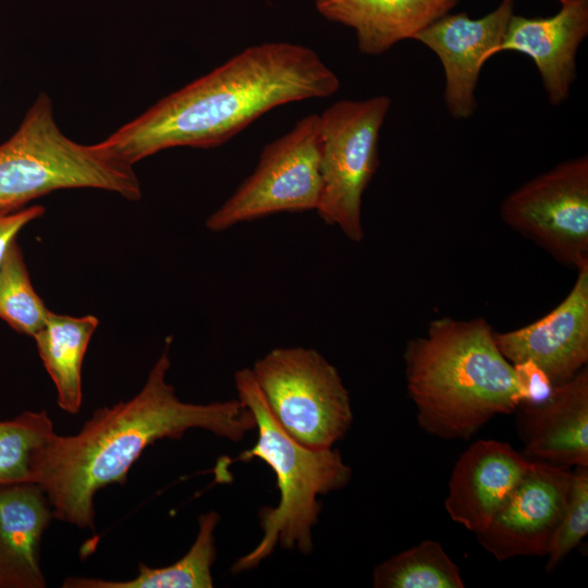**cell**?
<instances>
[{
  "instance_id": "obj_26",
  "label": "cell",
  "mask_w": 588,
  "mask_h": 588,
  "mask_svg": "<svg viewBox=\"0 0 588 588\" xmlns=\"http://www.w3.org/2000/svg\"><path fill=\"white\" fill-rule=\"evenodd\" d=\"M561 3H566V2H569V1H574V0H559Z\"/></svg>"
},
{
  "instance_id": "obj_6",
  "label": "cell",
  "mask_w": 588,
  "mask_h": 588,
  "mask_svg": "<svg viewBox=\"0 0 588 588\" xmlns=\"http://www.w3.org/2000/svg\"><path fill=\"white\" fill-rule=\"evenodd\" d=\"M250 370L273 418L297 442L329 449L348 431V391L336 368L316 350L275 347Z\"/></svg>"
},
{
  "instance_id": "obj_10",
  "label": "cell",
  "mask_w": 588,
  "mask_h": 588,
  "mask_svg": "<svg viewBox=\"0 0 588 588\" xmlns=\"http://www.w3.org/2000/svg\"><path fill=\"white\" fill-rule=\"evenodd\" d=\"M569 467L542 461L532 464L481 532V547L498 561L546 556L560 523L571 486Z\"/></svg>"
},
{
  "instance_id": "obj_23",
  "label": "cell",
  "mask_w": 588,
  "mask_h": 588,
  "mask_svg": "<svg viewBox=\"0 0 588 588\" xmlns=\"http://www.w3.org/2000/svg\"><path fill=\"white\" fill-rule=\"evenodd\" d=\"M588 534V466L572 471L567 500L551 539L546 572L552 573Z\"/></svg>"
},
{
  "instance_id": "obj_24",
  "label": "cell",
  "mask_w": 588,
  "mask_h": 588,
  "mask_svg": "<svg viewBox=\"0 0 588 588\" xmlns=\"http://www.w3.org/2000/svg\"><path fill=\"white\" fill-rule=\"evenodd\" d=\"M512 365L520 395L519 405H537L550 397L554 384L537 364L523 360Z\"/></svg>"
},
{
  "instance_id": "obj_4",
  "label": "cell",
  "mask_w": 588,
  "mask_h": 588,
  "mask_svg": "<svg viewBox=\"0 0 588 588\" xmlns=\"http://www.w3.org/2000/svg\"><path fill=\"white\" fill-rule=\"evenodd\" d=\"M238 400L254 415L258 431L255 445L242 452L235 462L258 458L274 473L280 499L274 507L259 513L262 538L232 566L238 574L252 569L268 558L279 544L309 554L314 549L313 529L319 520L318 497L344 488L352 469L338 450L311 449L286 433L273 418L249 368L234 373Z\"/></svg>"
},
{
  "instance_id": "obj_8",
  "label": "cell",
  "mask_w": 588,
  "mask_h": 588,
  "mask_svg": "<svg viewBox=\"0 0 588 588\" xmlns=\"http://www.w3.org/2000/svg\"><path fill=\"white\" fill-rule=\"evenodd\" d=\"M320 115L267 144L254 172L206 220L212 232L279 212L316 210L321 192Z\"/></svg>"
},
{
  "instance_id": "obj_14",
  "label": "cell",
  "mask_w": 588,
  "mask_h": 588,
  "mask_svg": "<svg viewBox=\"0 0 588 588\" xmlns=\"http://www.w3.org/2000/svg\"><path fill=\"white\" fill-rule=\"evenodd\" d=\"M517 432L523 454L565 467L588 466V369L554 385L537 405L517 407Z\"/></svg>"
},
{
  "instance_id": "obj_15",
  "label": "cell",
  "mask_w": 588,
  "mask_h": 588,
  "mask_svg": "<svg viewBox=\"0 0 588 588\" xmlns=\"http://www.w3.org/2000/svg\"><path fill=\"white\" fill-rule=\"evenodd\" d=\"M588 35V0L562 3L550 17L527 19L513 14L497 53L517 51L528 56L539 72L548 100H567L576 79V56Z\"/></svg>"
},
{
  "instance_id": "obj_16",
  "label": "cell",
  "mask_w": 588,
  "mask_h": 588,
  "mask_svg": "<svg viewBox=\"0 0 588 588\" xmlns=\"http://www.w3.org/2000/svg\"><path fill=\"white\" fill-rule=\"evenodd\" d=\"M53 511L38 483L0 486V588H44L40 542Z\"/></svg>"
},
{
  "instance_id": "obj_12",
  "label": "cell",
  "mask_w": 588,
  "mask_h": 588,
  "mask_svg": "<svg viewBox=\"0 0 588 588\" xmlns=\"http://www.w3.org/2000/svg\"><path fill=\"white\" fill-rule=\"evenodd\" d=\"M576 271L571 291L550 313L525 327L494 331L497 346L511 364L531 360L554 385L588 362V265Z\"/></svg>"
},
{
  "instance_id": "obj_3",
  "label": "cell",
  "mask_w": 588,
  "mask_h": 588,
  "mask_svg": "<svg viewBox=\"0 0 588 588\" xmlns=\"http://www.w3.org/2000/svg\"><path fill=\"white\" fill-rule=\"evenodd\" d=\"M403 358L417 422L430 436L468 440L520 404L513 365L483 318L434 319L425 335L407 342Z\"/></svg>"
},
{
  "instance_id": "obj_20",
  "label": "cell",
  "mask_w": 588,
  "mask_h": 588,
  "mask_svg": "<svg viewBox=\"0 0 588 588\" xmlns=\"http://www.w3.org/2000/svg\"><path fill=\"white\" fill-rule=\"evenodd\" d=\"M375 588H464L460 567L441 543L424 540L379 564L373 569Z\"/></svg>"
},
{
  "instance_id": "obj_7",
  "label": "cell",
  "mask_w": 588,
  "mask_h": 588,
  "mask_svg": "<svg viewBox=\"0 0 588 588\" xmlns=\"http://www.w3.org/2000/svg\"><path fill=\"white\" fill-rule=\"evenodd\" d=\"M391 102L385 95L343 99L320 115L321 192L316 211L355 243L365 236L362 201L379 164V133Z\"/></svg>"
},
{
  "instance_id": "obj_17",
  "label": "cell",
  "mask_w": 588,
  "mask_h": 588,
  "mask_svg": "<svg viewBox=\"0 0 588 588\" xmlns=\"http://www.w3.org/2000/svg\"><path fill=\"white\" fill-rule=\"evenodd\" d=\"M461 0H315L327 20L354 29L358 50L379 56L448 14Z\"/></svg>"
},
{
  "instance_id": "obj_9",
  "label": "cell",
  "mask_w": 588,
  "mask_h": 588,
  "mask_svg": "<svg viewBox=\"0 0 588 588\" xmlns=\"http://www.w3.org/2000/svg\"><path fill=\"white\" fill-rule=\"evenodd\" d=\"M502 220L555 260L588 265V157L563 161L509 194Z\"/></svg>"
},
{
  "instance_id": "obj_1",
  "label": "cell",
  "mask_w": 588,
  "mask_h": 588,
  "mask_svg": "<svg viewBox=\"0 0 588 588\" xmlns=\"http://www.w3.org/2000/svg\"><path fill=\"white\" fill-rule=\"evenodd\" d=\"M339 88L338 76L313 49L264 42L163 97L98 144L134 167L169 148L220 146L273 108Z\"/></svg>"
},
{
  "instance_id": "obj_21",
  "label": "cell",
  "mask_w": 588,
  "mask_h": 588,
  "mask_svg": "<svg viewBox=\"0 0 588 588\" xmlns=\"http://www.w3.org/2000/svg\"><path fill=\"white\" fill-rule=\"evenodd\" d=\"M54 434L45 411H24L0 420V486L36 483L41 456Z\"/></svg>"
},
{
  "instance_id": "obj_25",
  "label": "cell",
  "mask_w": 588,
  "mask_h": 588,
  "mask_svg": "<svg viewBox=\"0 0 588 588\" xmlns=\"http://www.w3.org/2000/svg\"><path fill=\"white\" fill-rule=\"evenodd\" d=\"M45 208L39 205L26 206L13 212L0 213V261L8 245L27 224L42 217Z\"/></svg>"
},
{
  "instance_id": "obj_13",
  "label": "cell",
  "mask_w": 588,
  "mask_h": 588,
  "mask_svg": "<svg viewBox=\"0 0 588 588\" xmlns=\"http://www.w3.org/2000/svg\"><path fill=\"white\" fill-rule=\"evenodd\" d=\"M532 461L510 443L478 440L458 457L444 507L450 518L475 534L490 524Z\"/></svg>"
},
{
  "instance_id": "obj_2",
  "label": "cell",
  "mask_w": 588,
  "mask_h": 588,
  "mask_svg": "<svg viewBox=\"0 0 588 588\" xmlns=\"http://www.w3.org/2000/svg\"><path fill=\"white\" fill-rule=\"evenodd\" d=\"M171 342L168 338L135 396L98 408L76 434L56 433L49 442L36 483L42 487L58 519L94 528L97 491L124 485L132 465L158 440L179 439L187 430L200 428L237 442L256 428L254 415L238 399L194 404L176 396L166 379Z\"/></svg>"
},
{
  "instance_id": "obj_5",
  "label": "cell",
  "mask_w": 588,
  "mask_h": 588,
  "mask_svg": "<svg viewBox=\"0 0 588 588\" xmlns=\"http://www.w3.org/2000/svg\"><path fill=\"white\" fill-rule=\"evenodd\" d=\"M72 188L102 189L128 200L142 197L134 167L111 157L98 143L81 144L65 135L50 96L41 91L0 144V213Z\"/></svg>"
},
{
  "instance_id": "obj_19",
  "label": "cell",
  "mask_w": 588,
  "mask_h": 588,
  "mask_svg": "<svg viewBox=\"0 0 588 588\" xmlns=\"http://www.w3.org/2000/svg\"><path fill=\"white\" fill-rule=\"evenodd\" d=\"M220 522L217 512L198 517V532L187 553L163 567L139 565L138 575L125 581L69 577L65 588H211V567L217 558L215 530Z\"/></svg>"
},
{
  "instance_id": "obj_22",
  "label": "cell",
  "mask_w": 588,
  "mask_h": 588,
  "mask_svg": "<svg viewBox=\"0 0 588 588\" xmlns=\"http://www.w3.org/2000/svg\"><path fill=\"white\" fill-rule=\"evenodd\" d=\"M49 309L35 291L16 238L0 261V319L14 331L34 336L46 323Z\"/></svg>"
},
{
  "instance_id": "obj_11",
  "label": "cell",
  "mask_w": 588,
  "mask_h": 588,
  "mask_svg": "<svg viewBox=\"0 0 588 588\" xmlns=\"http://www.w3.org/2000/svg\"><path fill=\"white\" fill-rule=\"evenodd\" d=\"M513 14L514 0H502L498 8L479 19H471L465 12L448 13L414 37L441 61L444 103L452 118L468 119L474 114L481 68L497 54Z\"/></svg>"
},
{
  "instance_id": "obj_18",
  "label": "cell",
  "mask_w": 588,
  "mask_h": 588,
  "mask_svg": "<svg viewBox=\"0 0 588 588\" xmlns=\"http://www.w3.org/2000/svg\"><path fill=\"white\" fill-rule=\"evenodd\" d=\"M98 323L93 315L72 317L49 310L45 326L33 336L56 387L58 405L66 413L81 408L83 362Z\"/></svg>"
}]
</instances>
